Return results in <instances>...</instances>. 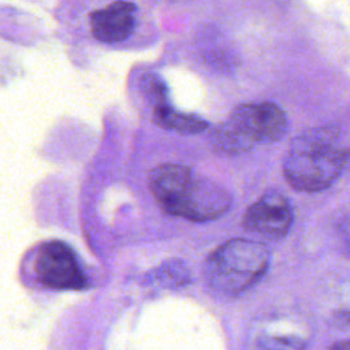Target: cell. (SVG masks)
Returning a JSON list of instances; mask_svg holds the SVG:
<instances>
[{
    "label": "cell",
    "instance_id": "cell-6",
    "mask_svg": "<svg viewBox=\"0 0 350 350\" xmlns=\"http://www.w3.org/2000/svg\"><path fill=\"white\" fill-rule=\"evenodd\" d=\"M293 219L287 198L278 191H269L247 208L242 224L247 232L268 239H280L287 235Z\"/></svg>",
    "mask_w": 350,
    "mask_h": 350
},
{
    "label": "cell",
    "instance_id": "cell-3",
    "mask_svg": "<svg viewBox=\"0 0 350 350\" xmlns=\"http://www.w3.org/2000/svg\"><path fill=\"white\" fill-rule=\"evenodd\" d=\"M268 264L269 252L265 245L235 238L206 257L204 275L213 290L235 295L254 286L264 276Z\"/></svg>",
    "mask_w": 350,
    "mask_h": 350
},
{
    "label": "cell",
    "instance_id": "cell-2",
    "mask_svg": "<svg viewBox=\"0 0 350 350\" xmlns=\"http://www.w3.org/2000/svg\"><path fill=\"white\" fill-rule=\"evenodd\" d=\"M338 129L316 127L295 137L283 160L286 180L298 191L316 193L329 187L345 170Z\"/></svg>",
    "mask_w": 350,
    "mask_h": 350
},
{
    "label": "cell",
    "instance_id": "cell-1",
    "mask_svg": "<svg viewBox=\"0 0 350 350\" xmlns=\"http://www.w3.org/2000/svg\"><path fill=\"white\" fill-rule=\"evenodd\" d=\"M149 189L161 209L193 221L221 216L231 205L230 193L219 183L197 176L183 164H160L148 176Z\"/></svg>",
    "mask_w": 350,
    "mask_h": 350
},
{
    "label": "cell",
    "instance_id": "cell-9",
    "mask_svg": "<svg viewBox=\"0 0 350 350\" xmlns=\"http://www.w3.org/2000/svg\"><path fill=\"white\" fill-rule=\"evenodd\" d=\"M329 350H350V339L336 342L335 345H332Z\"/></svg>",
    "mask_w": 350,
    "mask_h": 350
},
{
    "label": "cell",
    "instance_id": "cell-4",
    "mask_svg": "<svg viewBox=\"0 0 350 350\" xmlns=\"http://www.w3.org/2000/svg\"><path fill=\"white\" fill-rule=\"evenodd\" d=\"M286 130V113L276 104H242L213 130L212 145L220 153L239 154L258 142L280 139Z\"/></svg>",
    "mask_w": 350,
    "mask_h": 350
},
{
    "label": "cell",
    "instance_id": "cell-5",
    "mask_svg": "<svg viewBox=\"0 0 350 350\" xmlns=\"http://www.w3.org/2000/svg\"><path fill=\"white\" fill-rule=\"evenodd\" d=\"M38 280L56 290H81L86 286V278L74 250L60 241L44 243L34 262Z\"/></svg>",
    "mask_w": 350,
    "mask_h": 350
},
{
    "label": "cell",
    "instance_id": "cell-7",
    "mask_svg": "<svg viewBox=\"0 0 350 350\" xmlns=\"http://www.w3.org/2000/svg\"><path fill=\"white\" fill-rule=\"evenodd\" d=\"M137 7L130 1H115L90 14V30L101 42H120L126 40L135 25Z\"/></svg>",
    "mask_w": 350,
    "mask_h": 350
},
{
    "label": "cell",
    "instance_id": "cell-8",
    "mask_svg": "<svg viewBox=\"0 0 350 350\" xmlns=\"http://www.w3.org/2000/svg\"><path fill=\"white\" fill-rule=\"evenodd\" d=\"M153 122L163 129L187 135L202 133L208 127V123L201 116L194 113L179 112L174 109L171 105L154 108Z\"/></svg>",
    "mask_w": 350,
    "mask_h": 350
},
{
    "label": "cell",
    "instance_id": "cell-10",
    "mask_svg": "<svg viewBox=\"0 0 350 350\" xmlns=\"http://www.w3.org/2000/svg\"><path fill=\"white\" fill-rule=\"evenodd\" d=\"M343 160H345V170L350 171V148L343 150Z\"/></svg>",
    "mask_w": 350,
    "mask_h": 350
}]
</instances>
